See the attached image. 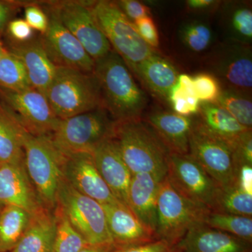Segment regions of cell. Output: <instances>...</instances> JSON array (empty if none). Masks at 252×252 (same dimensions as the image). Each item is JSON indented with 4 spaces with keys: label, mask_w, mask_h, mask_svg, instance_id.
Wrapping results in <instances>:
<instances>
[{
    "label": "cell",
    "mask_w": 252,
    "mask_h": 252,
    "mask_svg": "<svg viewBox=\"0 0 252 252\" xmlns=\"http://www.w3.org/2000/svg\"><path fill=\"white\" fill-rule=\"evenodd\" d=\"M6 28L10 37L16 44H23L32 39L34 31L24 19L10 21Z\"/></svg>",
    "instance_id": "41"
},
{
    "label": "cell",
    "mask_w": 252,
    "mask_h": 252,
    "mask_svg": "<svg viewBox=\"0 0 252 252\" xmlns=\"http://www.w3.org/2000/svg\"><path fill=\"white\" fill-rule=\"evenodd\" d=\"M175 248L181 252H252V243L202 223L189 230Z\"/></svg>",
    "instance_id": "20"
},
{
    "label": "cell",
    "mask_w": 252,
    "mask_h": 252,
    "mask_svg": "<svg viewBox=\"0 0 252 252\" xmlns=\"http://www.w3.org/2000/svg\"><path fill=\"white\" fill-rule=\"evenodd\" d=\"M109 234L116 248L148 243L158 240L153 230L120 202L103 204Z\"/></svg>",
    "instance_id": "15"
},
{
    "label": "cell",
    "mask_w": 252,
    "mask_h": 252,
    "mask_svg": "<svg viewBox=\"0 0 252 252\" xmlns=\"http://www.w3.org/2000/svg\"><path fill=\"white\" fill-rule=\"evenodd\" d=\"M213 211L252 217V194L235 185L220 189Z\"/></svg>",
    "instance_id": "34"
},
{
    "label": "cell",
    "mask_w": 252,
    "mask_h": 252,
    "mask_svg": "<svg viewBox=\"0 0 252 252\" xmlns=\"http://www.w3.org/2000/svg\"><path fill=\"white\" fill-rule=\"evenodd\" d=\"M6 107L14 114L28 133L50 137L59 126L56 117L45 94L31 87L21 91L0 89Z\"/></svg>",
    "instance_id": "12"
},
{
    "label": "cell",
    "mask_w": 252,
    "mask_h": 252,
    "mask_svg": "<svg viewBox=\"0 0 252 252\" xmlns=\"http://www.w3.org/2000/svg\"><path fill=\"white\" fill-rule=\"evenodd\" d=\"M114 248V245H89L79 252H109Z\"/></svg>",
    "instance_id": "45"
},
{
    "label": "cell",
    "mask_w": 252,
    "mask_h": 252,
    "mask_svg": "<svg viewBox=\"0 0 252 252\" xmlns=\"http://www.w3.org/2000/svg\"><path fill=\"white\" fill-rule=\"evenodd\" d=\"M167 101L176 114L187 117L198 115L200 102L194 90L193 77L180 74L177 83L169 93Z\"/></svg>",
    "instance_id": "29"
},
{
    "label": "cell",
    "mask_w": 252,
    "mask_h": 252,
    "mask_svg": "<svg viewBox=\"0 0 252 252\" xmlns=\"http://www.w3.org/2000/svg\"><path fill=\"white\" fill-rule=\"evenodd\" d=\"M44 94L61 120L102 107L98 81L94 73L57 67Z\"/></svg>",
    "instance_id": "3"
},
{
    "label": "cell",
    "mask_w": 252,
    "mask_h": 252,
    "mask_svg": "<svg viewBox=\"0 0 252 252\" xmlns=\"http://www.w3.org/2000/svg\"><path fill=\"white\" fill-rule=\"evenodd\" d=\"M133 75L154 95L167 100L180 73L170 60L157 52L141 63Z\"/></svg>",
    "instance_id": "23"
},
{
    "label": "cell",
    "mask_w": 252,
    "mask_h": 252,
    "mask_svg": "<svg viewBox=\"0 0 252 252\" xmlns=\"http://www.w3.org/2000/svg\"><path fill=\"white\" fill-rule=\"evenodd\" d=\"M189 154L220 189L235 185L237 170L231 147L206 132L195 120L189 135Z\"/></svg>",
    "instance_id": "10"
},
{
    "label": "cell",
    "mask_w": 252,
    "mask_h": 252,
    "mask_svg": "<svg viewBox=\"0 0 252 252\" xmlns=\"http://www.w3.org/2000/svg\"><path fill=\"white\" fill-rule=\"evenodd\" d=\"M196 122L199 125L219 140L234 147L242 136L249 129L239 124L224 108L217 102H201Z\"/></svg>",
    "instance_id": "24"
},
{
    "label": "cell",
    "mask_w": 252,
    "mask_h": 252,
    "mask_svg": "<svg viewBox=\"0 0 252 252\" xmlns=\"http://www.w3.org/2000/svg\"><path fill=\"white\" fill-rule=\"evenodd\" d=\"M248 46L233 43L222 48L212 66L228 89L249 94L252 88V59Z\"/></svg>",
    "instance_id": "17"
},
{
    "label": "cell",
    "mask_w": 252,
    "mask_h": 252,
    "mask_svg": "<svg viewBox=\"0 0 252 252\" xmlns=\"http://www.w3.org/2000/svg\"><path fill=\"white\" fill-rule=\"evenodd\" d=\"M94 162L106 185L118 201L128 207L127 195L132 173L123 160L112 137L94 149Z\"/></svg>",
    "instance_id": "18"
},
{
    "label": "cell",
    "mask_w": 252,
    "mask_h": 252,
    "mask_svg": "<svg viewBox=\"0 0 252 252\" xmlns=\"http://www.w3.org/2000/svg\"><path fill=\"white\" fill-rule=\"evenodd\" d=\"M206 207L182 196L169 183L162 181L157 199V238L175 248L195 225L203 223Z\"/></svg>",
    "instance_id": "7"
},
{
    "label": "cell",
    "mask_w": 252,
    "mask_h": 252,
    "mask_svg": "<svg viewBox=\"0 0 252 252\" xmlns=\"http://www.w3.org/2000/svg\"><path fill=\"white\" fill-rule=\"evenodd\" d=\"M118 7L132 23L141 18L150 16V9L137 0H120L115 1Z\"/></svg>",
    "instance_id": "39"
},
{
    "label": "cell",
    "mask_w": 252,
    "mask_h": 252,
    "mask_svg": "<svg viewBox=\"0 0 252 252\" xmlns=\"http://www.w3.org/2000/svg\"><path fill=\"white\" fill-rule=\"evenodd\" d=\"M174 249L168 244L160 240H157L151 243L130 245V246L114 247L109 252H173Z\"/></svg>",
    "instance_id": "42"
},
{
    "label": "cell",
    "mask_w": 252,
    "mask_h": 252,
    "mask_svg": "<svg viewBox=\"0 0 252 252\" xmlns=\"http://www.w3.org/2000/svg\"><path fill=\"white\" fill-rule=\"evenodd\" d=\"M193 83L195 94L200 103L217 102L222 89L216 76L199 73L193 77Z\"/></svg>",
    "instance_id": "36"
},
{
    "label": "cell",
    "mask_w": 252,
    "mask_h": 252,
    "mask_svg": "<svg viewBox=\"0 0 252 252\" xmlns=\"http://www.w3.org/2000/svg\"><path fill=\"white\" fill-rule=\"evenodd\" d=\"M63 175L76 190L101 205L118 201L99 174L92 154L64 157Z\"/></svg>",
    "instance_id": "14"
},
{
    "label": "cell",
    "mask_w": 252,
    "mask_h": 252,
    "mask_svg": "<svg viewBox=\"0 0 252 252\" xmlns=\"http://www.w3.org/2000/svg\"><path fill=\"white\" fill-rule=\"evenodd\" d=\"M182 43L194 53H202L206 51L213 40L211 28L203 21H190L181 31Z\"/></svg>",
    "instance_id": "35"
},
{
    "label": "cell",
    "mask_w": 252,
    "mask_h": 252,
    "mask_svg": "<svg viewBox=\"0 0 252 252\" xmlns=\"http://www.w3.org/2000/svg\"><path fill=\"white\" fill-rule=\"evenodd\" d=\"M0 86L12 91L32 87L23 63L6 49L0 61Z\"/></svg>",
    "instance_id": "32"
},
{
    "label": "cell",
    "mask_w": 252,
    "mask_h": 252,
    "mask_svg": "<svg viewBox=\"0 0 252 252\" xmlns=\"http://www.w3.org/2000/svg\"><path fill=\"white\" fill-rule=\"evenodd\" d=\"M166 177L182 196L213 211L220 189L189 154H170Z\"/></svg>",
    "instance_id": "9"
},
{
    "label": "cell",
    "mask_w": 252,
    "mask_h": 252,
    "mask_svg": "<svg viewBox=\"0 0 252 252\" xmlns=\"http://www.w3.org/2000/svg\"><path fill=\"white\" fill-rule=\"evenodd\" d=\"M220 4V1L215 0H189L186 3L187 9L197 13L211 12Z\"/></svg>",
    "instance_id": "43"
},
{
    "label": "cell",
    "mask_w": 252,
    "mask_h": 252,
    "mask_svg": "<svg viewBox=\"0 0 252 252\" xmlns=\"http://www.w3.org/2000/svg\"><path fill=\"white\" fill-rule=\"evenodd\" d=\"M91 1H64L51 3L61 23L75 36L96 62L112 51V46L99 28Z\"/></svg>",
    "instance_id": "11"
},
{
    "label": "cell",
    "mask_w": 252,
    "mask_h": 252,
    "mask_svg": "<svg viewBox=\"0 0 252 252\" xmlns=\"http://www.w3.org/2000/svg\"><path fill=\"white\" fill-rule=\"evenodd\" d=\"M13 9L11 3L0 1V35L9 23Z\"/></svg>",
    "instance_id": "44"
},
{
    "label": "cell",
    "mask_w": 252,
    "mask_h": 252,
    "mask_svg": "<svg viewBox=\"0 0 252 252\" xmlns=\"http://www.w3.org/2000/svg\"><path fill=\"white\" fill-rule=\"evenodd\" d=\"M203 223L252 243V217L210 210Z\"/></svg>",
    "instance_id": "30"
},
{
    "label": "cell",
    "mask_w": 252,
    "mask_h": 252,
    "mask_svg": "<svg viewBox=\"0 0 252 252\" xmlns=\"http://www.w3.org/2000/svg\"><path fill=\"white\" fill-rule=\"evenodd\" d=\"M25 21L33 31H36L44 34L49 25L47 14L36 5L29 4L25 8Z\"/></svg>",
    "instance_id": "40"
},
{
    "label": "cell",
    "mask_w": 252,
    "mask_h": 252,
    "mask_svg": "<svg viewBox=\"0 0 252 252\" xmlns=\"http://www.w3.org/2000/svg\"><path fill=\"white\" fill-rule=\"evenodd\" d=\"M8 51L23 63L32 87L45 94L57 67L48 57L41 39L23 44L15 43Z\"/></svg>",
    "instance_id": "22"
},
{
    "label": "cell",
    "mask_w": 252,
    "mask_h": 252,
    "mask_svg": "<svg viewBox=\"0 0 252 252\" xmlns=\"http://www.w3.org/2000/svg\"><path fill=\"white\" fill-rule=\"evenodd\" d=\"M164 179L149 173L132 175L127 195V203L131 211L155 233L157 228L158 194Z\"/></svg>",
    "instance_id": "21"
},
{
    "label": "cell",
    "mask_w": 252,
    "mask_h": 252,
    "mask_svg": "<svg viewBox=\"0 0 252 252\" xmlns=\"http://www.w3.org/2000/svg\"><path fill=\"white\" fill-rule=\"evenodd\" d=\"M56 229L54 211L44 207L31 215L27 230L11 252H53Z\"/></svg>",
    "instance_id": "25"
},
{
    "label": "cell",
    "mask_w": 252,
    "mask_h": 252,
    "mask_svg": "<svg viewBox=\"0 0 252 252\" xmlns=\"http://www.w3.org/2000/svg\"><path fill=\"white\" fill-rule=\"evenodd\" d=\"M25 165L43 206L54 211L57 206L59 187L64 178V157L49 137L26 132L23 139Z\"/></svg>",
    "instance_id": "4"
},
{
    "label": "cell",
    "mask_w": 252,
    "mask_h": 252,
    "mask_svg": "<svg viewBox=\"0 0 252 252\" xmlns=\"http://www.w3.org/2000/svg\"><path fill=\"white\" fill-rule=\"evenodd\" d=\"M27 132L6 106L0 105V162L25 165L23 139Z\"/></svg>",
    "instance_id": "26"
},
{
    "label": "cell",
    "mask_w": 252,
    "mask_h": 252,
    "mask_svg": "<svg viewBox=\"0 0 252 252\" xmlns=\"http://www.w3.org/2000/svg\"><path fill=\"white\" fill-rule=\"evenodd\" d=\"M112 139L132 175L166 177L170 152L143 119L117 123Z\"/></svg>",
    "instance_id": "2"
},
{
    "label": "cell",
    "mask_w": 252,
    "mask_h": 252,
    "mask_svg": "<svg viewBox=\"0 0 252 252\" xmlns=\"http://www.w3.org/2000/svg\"><path fill=\"white\" fill-rule=\"evenodd\" d=\"M181 252L180 250H177V248L174 249V252Z\"/></svg>",
    "instance_id": "48"
},
{
    "label": "cell",
    "mask_w": 252,
    "mask_h": 252,
    "mask_svg": "<svg viewBox=\"0 0 252 252\" xmlns=\"http://www.w3.org/2000/svg\"><path fill=\"white\" fill-rule=\"evenodd\" d=\"M136 30L142 39L149 46L157 50L160 44L157 26L151 16L137 20L134 22Z\"/></svg>",
    "instance_id": "38"
},
{
    "label": "cell",
    "mask_w": 252,
    "mask_h": 252,
    "mask_svg": "<svg viewBox=\"0 0 252 252\" xmlns=\"http://www.w3.org/2000/svg\"><path fill=\"white\" fill-rule=\"evenodd\" d=\"M217 103L244 127L252 130V102L250 94L227 89L221 90Z\"/></svg>",
    "instance_id": "33"
},
{
    "label": "cell",
    "mask_w": 252,
    "mask_h": 252,
    "mask_svg": "<svg viewBox=\"0 0 252 252\" xmlns=\"http://www.w3.org/2000/svg\"><path fill=\"white\" fill-rule=\"evenodd\" d=\"M47 16L49 25L41 41L51 62L57 67L70 68L88 74L94 73L95 63L75 36L63 26L51 4Z\"/></svg>",
    "instance_id": "13"
},
{
    "label": "cell",
    "mask_w": 252,
    "mask_h": 252,
    "mask_svg": "<svg viewBox=\"0 0 252 252\" xmlns=\"http://www.w3.org/2000/svg\"><path fill=\"white\" fill-rule=\"evenodd\" d=\"M56 220L53 252H79L89 245L59 206L54 210Z\"/></svg>",
    "instance_id": "31"
},
{
    "label": "cell",
    "mask_w": 252,
    "mask_h": 252,
    "mask_svg": "<svg viewBox=\"0 0 252 252\" xmlns=\"http://www.w3.org/2000/svg\"><path fill=\"white\" fill-rule=\"evenodd\" d=\"M93 10L113 51L122 58L132 74L141 63L157 53L142 39L134 23L126 17L115 1H94Z\"/></svg>",
    "instance_id": "6"
},
{
    "label": "cell",
    "mask_w": 252,
    "mask_h": 252,
    "mask_svg": "<svg viewBox=\"0 0 252 252\" xmlns=\"http://www.w3.org/2000/svg\"><path fill=\"white\" fill-rule=\"evenodd\" d=\"M233 150V160L236 170L245 165L252 166V132L248 130L235 144Z\"/></svg>",
    "instance_id": "37"
},
{
    "label": "cell",
    "mask_w": 252,
    "mask_h": 252,
    "mask_svg": "<svg viewBox=\"0 0 252 252\" xmlns=\"http://www.w3.org/2000/svg\"><path fill=\"white\" fill-rule=\"evenodd\" d=\"M117 123L102 107L61 120L51 142L64 157L92 154L114 135Z\"/></svg>",
    "instance_id": "5"
},
{
    "label": "cell",
    "mask_w": 252,
    "mask_h": 252,
    "mask_svg": "<svg viewBox=\"0 0 252 252\" xmlns=\"http://www.w3.org/2000/svg\"><path fill=\"white\" fill-rule=\"evenodd\" d=\"M94 63L102 107L113 120L123 123L142 119L148 97L122 58L112 50Z\"/></svg>",
    "instance_id": "1"
},
{
    "label": "cell",
    "mask_w": 252,
    "mask_h": 252,
    "mask_svg": "<svg viewBox=\"0 0 252 252\" xmlns=\"http://www.w3.org/2000/svg\"><path fill=\"white\" fill-rule=\"evenodd\" d=\"M57 206L89 245H114L102 205L78 192L64 178L58 192Z\"/></svg>",
    "instance_id": "8"
},
{
    "label": "cell",
    "mask_w": 252,
    "mask_h": 252,
    "mask_svg": "<svg viewBox=\"0 0 252 252\" xmlns=\"http://www.w3.org/2000/svg\"><path fill=\"white\" fill-rule=\"evenodd\" d=\"M223 26L235 44L249 46L252 40V11L250 4L233 1L223 8Z\"/></svg>",
    "instance_id": "27"
},
{
    "label": "cell",
    "mask_w": 252,
    "mask_h": 252,
    "mask_svg": "<svg viewBox=\"0 0 252 252\" xmlns=\"http://www.w3.org/2000/svg\"><path fill=\"white\" fill-rule=\"evenodd\" d=\"M1 162H0V165H1Z\"/></svg>",
    "instance_id": "49"
},
{
    "label": "cell",
    "mask_w": 252,
    "mask_h": 252,
    "mask_svg": "<svg viewBox=\"0 0 252 252\" xmlns=\"http://www.w3.org/2000/svg\"><path fill=\"white\" fill-rule=\"evenodd\" d=\"M0 203L26 210L31 215L44 208L26 170V165H0Z\"/></svg>",
    "instance_id": "16"
},
{
    "label": "cell",
    "mask_w": 252,
    "mask_h": 252,
    "mask_svg": "<svg viewBox=\"0 0 252 252\" xmlns=\"http://www.w3.org/2000/svg\"><path fill=\"white\" fill-rule=\"evenodd\" d=\"M142 119L154 131L170 154H189V135L194 119L169 111H154Z\"/></svg>",
    "instance_id": "19"
},
{
    "label": "cell",
    "mask_w": 252,
    "mask_h": 252,
    "mask_svg": "<svg viewBox=\"0 0 252 252\" xmlns=\"http://www.w3.org/2000/svg\"><path fill=\"white\" fill-rule=\"evenodd\" d=\"M31 215L19 207L4 205L0 212V252H11L27 230Z\"/></svg>",
    "instance_id": "28"
},
{
    "label": "cell",
    "mask_w": 252,
    "mask_h": 252,
    "mask_svg": "<svg viewBox=\"0 0 252 252\" xmlns=\"http://www.w3.org/2000/svg\"><path fill=\"white\" fill-rule=\"evenodd\" d=\"M5 51L6 49L3 47L2 44H1V41H0V61H1V58H2L3 55H4Z\"/></svg>",
    "instance_id": "46"
},
{
    "label": "cell",
    "mask_w": 252,
    "mask_h": 252,
    "mask_svg": "<svg viewBox=\"0 0 252 252\" xmlns=\"http://www.w3.org/2000/svg\"><path fill=\"white\" fill-rule=\"evenodd\" d=\"M4 205L3 204L0 203V212H1V210H2L3 207H4Z\"/></svg>",
    "instance_id": "47"
}]
</instances>
